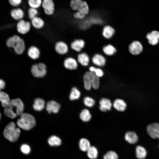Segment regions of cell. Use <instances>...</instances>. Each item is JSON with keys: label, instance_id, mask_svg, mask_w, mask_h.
Instances as JSON below:
<instances>
[{"label": "cell", "instance_id": "cell-4", "mask_svg": "<svg viewBox=\"0 0 159 159\" xmlns=\"http://www.w3.org/2000/svg\"><path fill=\"white\" fill-rule=\"evenodd\" d=\"M84 86L85 89L90 90L92 87L95 89H98L100 85V80L94 72H86L83 78Z\"/></svg>", "mask_w": 159, "mask_h": 159}, {"label": "cell", "instance_id": "cell-7", "mask_svg": "<svg viewBox=\"0 0 159 159\" xmlns=\"http://www.w3.org/2000/svg\"><path fill=\"white\" fill-rule=\"evenodd\" d=\"M32 25L30 22L24 19L19 21L16 25L18 32L21 34L25 35L28 34L30 31Z\"/></svg>", "mask_w": 159, "mask_h": 159}, {"label": "cell", "instance_id": "cell-35", "mask_svg": "<svg viewBox=\"0 0 159 159\" xmlns=\"http://www.w3.org/2000/svg\"><path fill=\"white\" fill-rule=\"evenodd\" d=\"M42 0H28L30 7L38 9L42 6Z\"/></svg>", "mask_w": 159, "mask_h": 159}, {"label": "cell", "instance_id": "cell-28", "mask_svg": "<svg viewBox=\"0 0 159 159\" xmlns=\"http://www.w3.org/2000/svg\"><path fill=\"white\" fill-rule=\"evenodd\" d=\"M8 95L6 93L0 91V102L4 107L6 106L10 101Z\"/></svg>", "mask_w": 159, "mask_h": 159}, {"label": "cell", "instance_id": "cell-10", "mask_svg": "<svg viewBox=\"0 0 159 159\" xmlns=\"http://www.w3.org/2000/svg\"><path fill=\"white\" fill-rule=\"evenodd\" d=\"M149 135L152 138H159V123H153L148 125L147 128Z\"/></svg>", "mask_w": 159, "mask_h": 159}, {"label": "cell", "instance_id": "cell-21", "mask_svg": "<svg viewBox=\"0 0 159 159\" xmlns=\"http://www.w3.org/2000/svg\"><path fill=\"white\" fill-rule=\"evenodd\" d=\"M45 106V103L44 100L42 98H37L34 100L33 107L35 111H40L43 110Z\"/></svg>", "mask_w": 159, "mask_h": 159}, {"label": "cell", "instance_id": "cell-11", "mask_svg": "<svg viewBox=\"0 0 159 159\" xmlns=\"http://www.w3.org/2000/svg\"><path fill=\"white\" fill-rule=\"evenodd\" d=\"M77 61L74 58L68 57L64 60L63 65L66 69L69 70L76 69L78 67Z\"/></svg>", "mask_w": 159, "mask_h": 159}, {"label": "cell", "instance_id": "cell-42", "mask_svg": "<svg viewBox=\"0 0 159 159\" xmlns=\"http://www.w3.org/2000/svg\"><path fill=\"white\" fill-rule=\"evenodd\" d=\"M85 16V15L77 11L74 14V17L78 19H82Z\"/></svg>", "mask_w": 159, "mask_h": 159}, {"label": "cell", "instance_id": "cell-14", "mask_svg": "<svg viewBox=\"0 0 159 159\" xmlns=\"http://www.w3.org/2000/svg\"><path fill=\"white\" fill-rule=\"evenodd\" d=\"M60 104L57 102L53 100L48 102L46 104V110L49 113H57L60 108Z\"/></svg>", "mask_w": 159, "mask_h": 159}, {"label": "cell", "instance_id": "cell-44", "mask_svg": "<svg viewBox=\"0 0 159 159\" xmlns=\"http://www.w3.org/2000/svg\"><path fill=\"white\" fill-rule=\"evenodd\" d=\"M95 69V68L93 66H91L89 68L90 71L92 72H94Z\"/></svg>", "mask_w": 159, "mask_h": 159}, {"label": "cell", "instance_id": "cell-33", "mask_svg": "<svg viewBox=\"0 0 159 159\" xmlns=\"http://www.w3.org/2000/svg\"><path fill=\"white\" fill-rule=\"evenodd\" d=\"M103 51L106 55L108 56H111L115 53L116 50L113 46L109 44L103 47Z\"/></svg>", "mask_w": 159, "mask_h": 159}, {"label": "cell", "instance_id": "cell-9", "mask_svg": "<svg viewBox=\"0 0 159 159\" xmlns=\"http://www.w3.org/2000/svg\"><path fill=\"white\" fill-rule=\"evenodd\" d=\"M54 49L56 53L61 55L67 54L68 53L69 50L67 44L62 41L57 42L55 43Z\"/></svg>", "mask_w": 159, "mask_h": 159}, {"label": "cell", "instance_id": "cell-30", "mask_svg": "<svg viewBox=\"0 0 159 159\" xmlns=\"http://www.w3.org/2000/svg\"><path fill=\"white\" fill-rule=\"evenodd\" d=\"M48 143L52 146H58L61 145V140L60 139L55 135L50 136L48 139Z\"/></svg>", "mask_w": 159, "mask_h": 159}, {"label": "cell", "instance_id": "cell-2", "mask_svg": "<svg viewBox=\"0 0 159 159\" xmlns=\"http://www.w3.org/2000/svg\"><path fill=\"white\" fill-rule=\"evenodd\" d=\"M7 46L14 48L15 53L21 55L23 53L26 49L25 42L23 39L17 35L9 38L6 41Z\"/></svg>", "mask_w": 159, "mask_h": 159}, {"label": "cell", "instance_id": "cell-34", "mask_svg": "<svg viewBox=\"0 0 159 159\" xmlns=\"http://www.w3.org/2000/svg\"><path fill=\"white\" fill-rule=\"evenodd\" d=\"M81 93L80 91L75 87H73L71 90L69 98L71 100L78 99L80 97Z\"/></svg>", "mask_w": 159, "mask_h": 159}, {"label": "cell", "instance_id": "cell-3", "mask_svg": "<svg viewBox=\"0 0 159 159\" xmlns=\"http://www.w3.org/2000/svg\"><path fill=\"white\" fill-rule=\"evenodd\" d=\"M20 116V117L17 122V124L19 128L28 130L32 129L35 126V119L32 115L23 112Z\"/></svg>", "mask_w": 159, "mask_h": 159}, {"label": "cell", "instance_id": "cell-1", "mask_svg": "<svg viewBox=\"0 0 159 159\" xmlns=\"http://www.w3.org/2000/svg\"><path fill=\"white\" fill-rule=\"evenodd\" d=\"M24 108L23 103L20 99H13L4 107V113L7 117L13 119L23 113Z\"/></svg>", "mask_w": 159, "mask_h": 159}, {"label": "cell", "instance_id": "cell-29", "mask_svg": "<svg viewBox=\"0 0 159 159\" xmlns=\"http://www.w3.org/2000/svg\"><path fill=\"white\" fill-rule=\"evenodd\" d=\"M79 146L80 149L84 152L87 151L90 146L89 140L85 138H81L80 140Z\"/></svg>", "mask_w": 159, "mask_h": 159}, {"label": "cell", "instance_id": "cell-19", "mask_svg": "<svg viewBox=\"0 0 159 159\" xmlns=\"http://www.w3.org/2000/svg\"><path fill=\"white\" fill-rule=\"evenodd\" d=\"M99 103L100 109L102 111L105 112L111 110L112 104L110 100L102 98L100 101Z\"/></svg>", "mask_w": 159, "mask_h": 159}, {"label": "cell", "instance_id": "cell-13", "mask_svg": "<svg viewBox=\"0 0 159 159\" xmlns=\"http://www.w3.org/2000/svg\"><path fill=\"white\" fill-rule=\"evenodd\" d=\"M143 49L142 45L138 41H133L129 46V52L132 54L134 55L140 54L142 52Z\"/></svg>", "mask_w": 159, "mask_h": 159}, {"label": "cell", "instance_id": "cell-6", "mask_svg": "<svg viewBox=\"0 0 159 159\" xmlns=\"http://www.w3.org/2000/svg\"><path fill=\"white\" fill-rule=\"evenodd\" d=\"M31 71L34 77L37 78H42L47 74V66L43 62L35 63L32 65Z\"/></svg>", "mask_w": 159, "mask_h": 159}, {"label": "cell", "instance_id": "cell-8", "mask_svg": "<svg viewBox=\"0 0 159 159\" xmlns=\"http://www.w3.org/2000/svg\"><path fill=\"white\" fill-rule=\"evenodd\" d=\"M41 6L44 13L47 15L51 16L55 12V4L53 0H42Z\"/></svg>", "mask_w": 159, "mask_h": 159}, {"label": "cell", "instance_id": "cell-31", "mask_svg": "<svg viewBox=\"0 0 159 159\" xmlns=\"http://www.w3.org/2000/svg\"><path fill=\"white\" fill-rule=\"evenodd\" d=\"M80 117L83 122H87L91 119V115L90 111L87 109L83 110L80 114Z\"/></svg>", "mask_w": 159, "mask_h": 159}, {"label": "cell", "instance_id": "cell-39", "mask_svg": "<svg viewBox=\"0 0 159 159\" xmlns=\"http://www.w3.org/2000/svg\"><path fill=\"white\" fill-rule=\"evenodd\" d=\"M20 149L22 152L25 154H29L31 150L29 146L26 144L22 145Z\"/></svg>", "mask_w": 159, "mask_h": 159}, {"label": "cell", "instance_id": "cell-22", "mask_svg": "<svg viewBox=\"0 0 159 159\" xmlns=\"http://www.w3.org/2000/svg\"><path fill=\"white\" fill-rule=\"evenodd\" d=\"M11 14L14 19L19 21L23 19L24 16V11L20 8L12 9L11 11Z\"/></svg>", "mask_w": 159, "mask_h": 159}, {"label": "cell", "instance_id": "cell-18", "mask_svg": "<svg viewBox=\"0 0 159 159\" xmlns=\"http://www.w3.org/2000/svg\"><path fill=\"white\" fill-rule=\"evenodd\" d=\"M85 4V1L82 0H71L70 2V6L72 10L78 11L82 10Z\"/></svg>", "mask_w": 159, "mask_h": 159}, {"label": "cell", "instance_id": "cell-25", "mask_svg": "<svg viewBox=\"0 0 159 159\" xmlns=\"http://www.w3.org/2000/svg\"><path fill=\"white\" fill-rule=\"evenodd\" d=\"M115 33L114 28L110 25H106L103 28L102 34L103 36L107 39L111 38Z\"/></svg>", "mask_w": 159, "mask_h": 159}, {"label": "cell", "instance_id": "cell-12", "mask_svg": "<svg viewBox=\"0 0 159 159\" xmlns=\"http://www.w3.org/2000/svg\"><path fill=\"white\" fill-rule=\"evenodd\" d=\"M27 54L29 57L32 60H37L39 58L41 52L39 49L37 47L32 45L28 49Z\"/></svg>", "mask_w": 159, "mask_h": 159}, {"label": "cell", "instance_id": "cell-41", "mask_svg": "<svg viewBox=\"0 0 159 159\" xmlns=\"http://www.w3.org/2000/svg\"><path fill=\"white\" fill-rule=\"evenodd\" d=\"M94 73L99 78L102 77L104 75L103 71L100 68H95Z\"/></svg>", "mask_w": 159, "mask_h": 159}, {"label": "cell", "instance_id": "cell-32", "mask_svg": "<svg viewBox=\"0 0 159 159\" xmlns=\"http://www.w3.org/2000/svg\"><path fill=\"white\" fill-rule=\"evenodd\" d=\"M87 155L90 159H96L98 156V151L96 147L90 146L87 151Z\"/></svg>", "mask_w": 159, "mask_h": 159}, {"label": "cell", "instance_id": "cell-23", "mask_svg": "<svg viewBox=\"0 0 159 159\" xmlns=\"http://www.w3.org/2000/svg\"><path fill=\"white\" fill-rule=\"evenodd\" d=\"M90 58L88 55L85 53L83 52L78 54L77 61L84 66H87L89 64Z\"/></svg>", "mask_w": 159, "mask_h": 159}, {"label": "cell", "instance_id": "cell-20", "mask_svg": "<svg viewBox=\"0 0 159 159\" xmlns=\"http://www.w3.org/2000/svg\"><path fill=\"white\" fill-rule=\"evenodd\" d=\"M92 62L99 67L104 66L106 63V59L102 55L99 54H95L92 58Z\"/></svg>", "mask_w": 159, "mask_h": 159}, {"label": "cell", "instance_id": "cell-40", "mask_svg": "<svg viewBox=\"0 0 159 159\" xmlns=\"http://www.w3.org/2000/svg\"><path fill=\"white\" fill-rule=\"evenodd\" d=\"M9 1L10 4L15 7L19 6L22 2V0H9Z\"/></svg>", "mask_w": 159, "mask_h": 159}, {"label": "cell", "instance_id": "cell-5", "mask_svg": "<svg viewBox=\"0 0 159 159\" xmlns=\"http://www.w3.org/2000/svg\"><path fill=\"white\" fill-rule=\"evenodd\" d=\"M20 133V130L16 127L15 124L11 122L5 127L4 135L6 138L10 141L14 142L18 139Z\"/></svg>", "mask_w": 159, "mask_h": 159}, {"label": "cell", "instance_id": "cell-27", "mask_svg": "<svg viewBox=\"0 0 159 159\" xmlns=\"http://www.w3.org/2000/svg\"><path fill=\"white\" fill-rule=\"evenodd\" d=\"M136 154L139 159H143L146 156L147 153L145 149L143 146L138 145L136 148Z\"/></svg>", "mask_w": 159, "mask_h": 159}, {"label": "cell", "instance_id": "cell-37", "mask_svg": "<svg viewBox=\"0 0 159 159\" xmlns=\"http://www.w3.org/2000/svg\"><path fill=\"white\" fill-rule=\"evenodd\" d=\"M104 159H118V156L114 151H110L107 152L103 156Z\"/></svg>", "mask_w": 159, "mask_h": 159}, {"label": "cell", "instance_id": "cell-16", "mask_svg": "<svg viewBox=\"0 0 159 159\" xmlns=\"http://www.w3.org/2000/svg\"><path fill=\"white\" fill-rule=\"evenodd\" d=\"M146 37L149 43L152 45L157 44L159 42V32L153 31L147 34Z\"/></svg>", "mask_w": 159, "mask_h": 159}, {"label": "cell", "instance_id": "cell-26", "mask_svg": "<svg viewBox=\"0 0 159 159\" xmlns=\"http://www.w3.org/2000/svg\"><path fill=\"white\" fill-rule=\"evenodd\" d=\"M125 140L130 144H135L138 140V137L136 134L132 131H128L125 135Z\"/></svg>", "mask_w": 159, "mask_h": 159}, {"label": "cell", "instance_id": "cell-15", "mask_svg": "<svg viewBox=\"0 0 159 159\" xmlns=\"http://www.w3.org/2000/svg\"><path fill=\"white\" fill-rule=\"evenodd\" d=\"M85 42L82 39H76L73 41L70 44L72 49L76 52H79L84 47Z\"/></svg>", "mask_w": 159, "mask_h": 159}, {"label": "cell", "instance_id": "cell-24", "mask_svg": "<svg viewBox=\"0 0 159 159\" xmlns=\"http://www.w3.org/2000/svg\"><path fill=\"white\" fill-rule=\"evenodd\" d=\"M113 105L116 110L121 112L125 111L127 106L126 103L123 100L119 99H116L114 102Z\"/></svg>", "mask_w": 159, "mask_h": 159}, {"label": "cell", "instance_id": "cell-45", "mask_svg": "<svg viewBox=\"0 0 159 159\" xmlns=\"http://www.w3.org/2000/svg\"><path fill=\"white\" fill-rule=\"evenodd\" d=\"M1 112H0V120L1 119Z\"/></svg>", "mask_w": 159, "mask_h": 159}, {"label": "cell", "instance_id": "cell-43", "mask_svg": "<svg viewBox=\"0 0 159 159\" xmlns=\"http://www.w3.org/2000/svg\"><path fill=\"white\" fill-rule=\"evenodd\" d=\"M6 86L5 83L2 80L0 79V91L3 89Z\"/></svg>", "mask_w": 159, "mask_h": 159}, {"label": "cell", "instance_id": "cell-36", "mask_svg": "<svg viewBox=\"0 0 159 159\" xmlns=\"http://www.w3.org/2000/svg\"><path fill=\"white\" fill-rule=\"evenodd\" d=\"M39 13L37 9L30 7L28 11V15L31 20L38 16Z\"/></svg>", "mask_w": 159, "mask_h": 159}, {"label": "cell", "instance_id": "cell-17", "mask_svg": "<svg viewBox=\"0 0 159 159\" xmlns=\"http://www.w3.org/2000/svg\"><path fill=\"white\" fill-rule=\"evenodd\" d=\"M32 26L36 29H41L44 26L45 22L41 18L37 16L31 20Z\"/></svg>", "mask_w": 159, "mask_h": 159}, {"label": "cell", "instance_id": "cell-38", "mask_svg": "<svg viewBox=\"0 0 159 159\" xmlns=\"http://www.w3.org/2000/svg\"><path fill=\"white\" fill-rule=\"evenodd\" d=\"M84 103L86 106L88 107H92L95 105V101L91 97H86L84 98Z\"/></svg>", "mask_w": 159, "mask_h": 159}]
</instances>
